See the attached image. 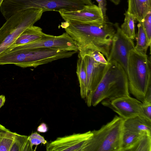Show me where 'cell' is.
Masks as SVG:
<instances>
[{
  "label": "cell",
  "instance_id": "3",
  "mask_svg": "<svg viewBox=\"0 0 151 151\" xmlns=\"http://www.w3.org/2000/svg\"><path fill=\"white\" fill-rule=\"evenodd\" d=\"M127 73L118 63H108L101 81L91 95L90 104L96 106L104 100L129 96Z\"/></svg>",
  "mask_w": 151,
  "mask_h": 151
},
{
  "label": "cell",
  "instance_id": "20",
  "mask_svg": "<svg viewBox=\"0 0 151 151\" xmlns=\"http://www.w3.org/2000/svg\"><path fill=\"white\" fill-rule=\"evenodd\" d=\"M141 135L123 128L121 139L120 151H129Z\"/></svg>",
  "mask_w": 151,
  "mask_h": 151
},
{
  "label": "cell",
  "instance_id": "2",
  "mask_svg": "<svg viewBox=\"0 0 151 151\" xmlns=\"http://www.w3.org/2000/svg\"><path fill=\"white\" fill-rule=\"evenodd\" d=\"M78 52L52 48H31L24 45L10 47L0 54V65L13 64L24 68L36 67L71 57Z\"/></svg>",
  "mask_w": 151,
  "mask_h": 151
},
{
  "label": "cell",
  "instance_id": "33",
  "mask_svg": "<svg viewBox=\"0 0 151 151\" xmlns=\"http://www.w3.org/2000/svg\"><path fill=\"white\" fill-rule=\"evenodd\" d=\"M3 1V0H0V8L1 6V4H2V3Z\"/></svg>",
  "mask_w": 151,
  "mask_h": 151
},
{
  "label": "cell",
  "instance_id": "30",
  "mask_svg": "<svg viewBox=\"0 0 151 151\" xmlns=\"http://www.w3.org/2000/svg\"><path fill=\"white\" fill-rule=\"evenodd\" d=\"M5 101V97L3 95L0 96V108L4 105Z\"/></svg>",
  "mask_w": 151,
  "mask_h": 151
},
{
  "label": "cell",
  "instance_id": "8",
  "mask_svg": "<svg viewBox=\"0 0 151 151\" xmlns=\"http://www.w3.org/2000/svg\"><path fill=\"white\" fill-rule=\"evenodd\" d=\"M19 4L22 10L37 8L44 12L76 11L81 9L85 5L81 0H20Z\"/></svg>",
  "mask_w": 151,
  "mask_h": 151
},
{
  "label": "cell",
  "instance_id": "10",
  "mask_svg": "<svg viewBox=\"0 0 151 151\" xmlns=\"http://www.w3.org/2000/svg\"><path fill=\"white\" fill-rule=\"evenodd\" d=\"M101 103L117 113L124 120L137 115L142 116V102L130 96L111 101L104 100Z\"/></svg>",
  "mask_w": 151,
  "mask_h": 151
},
{
  "label": "cell",
  "instance_id": "6",
  "mask_svg": "<svg viewBox=\"0 0 151 151\" xmlns=\"http://www.w3.org/2000/svg\"><path fill=\"white\" fill-rule=\"evenodd\" d=\"M124 119L115 116L98 130L92 131L86 151H120Z\"/></svg>",
  "mask_w": 151,
  "mask_h": 151
},
{
  "label": "cell",
  "instance_id": "18",
  "mask_svg": "<svg viewBox=\"0 0 151 151\" xmlns=\"http://www.w3.org/2000/svg\"><path fill=\"white\" fill-rule=\"evenodd\" d=\"M137 26L138 32L136 36L137 42L134 49L140 53L147 54L148 48L150 47L147 36L141 22H139Z\"/></svg>",
  "mask_w": 151,
  "mask_h": 151
},
{
  "label": "cell",
  "instance_id": "16",
  "mask_svg": "<svg viewBox=\"0 0 151 151\" xmlns=\"http://www.w3.org/2000/svg\"><path fill=\"white\" fill-rule=\"evenodd\" d=\"M40 27L31 26L24 30L10 47H15L35 42L45 35Z\"/></svg>",
  "mask_w": 151,
  "mask_h": 151
},
{
  "label": "cell",
  "instance_id": "22",
  "mask_svg": "<svg viewBox=\"0 0 151 151\" xmlns=\"http://www.w3.org/2000/svg\"><path fill=\"white\" fill-rule=\"evenodd\" d=\"M124 23L120 28L122 32L128 37L134 40L136 37L135 23L136 21L133 16L126 11L124 13Z\"/></svg>",
  "mask_w": 151,
  "mask_h": 151
},
{
  "label": "cell",
  "instance_id": "29",
  "mask_svg": "<svg viewBox=\"0 0 151 151\" xmlns=\"http://www.w3.org/2000/svg\"><path fill=\"white\" fill-rule=\"evenodd\" d=\"M145 100L151 102V85L149 86L147 91Z\"/></svg>",
  "mask_w": 151,
  "mask_h": 151
},
{
  "label": "cell",
  "instance_id": "27",
  "mask_svg": "<svg viewBox=\"0 0 151 151\" xmlns=\"http://www.w3.org/2000/svg\"><path fill=\"white\" fill-rule=\"evenodd\" d=\"M142 116L151 120V102L144 101L142 102Z\"/></svg>",
  "mask_w": 151,
  "mask_h": 151
},
{
  "label": "cell",
  "instance_id": "12",
  "mask_svg": "<svg viewBox=\"0 0 151 151\" xmlns=\"http://www.w3.org/2000/svg\"><path fill=\"white\" fill-rule=\"evenodd\" d=\"M24 45L31 48H52L78 51L76 42L66 32L58 36L45 34L40 39Z\"/></svg>",
  "mask_w": 151,
  "mask_h": 151
},
{
  "label": "cell",
  "instance_id": "26",
  "mask_svg": "<svg viewBox=\"0 0 151 151\" xmlns=\"http://www.w3.org/2000/svg\"><path fill=\"white\" fill-rule=\"evenodd\" d=\"M29 139L32 146L37 145L41 143L45 144L47 143L44 138L36 132L29 136Z\"/></svg>",
  "mask_w": 151,
  "mask_h": 151
},
{
  "label": "cell",
  "instance_id": "4",
  "mask_svg": "<svg viewBox=\"0 0 151 151\" xmlns=\"http://www.w3.org/2000/svg\"><path fill=\"white\" fill-rule=\"evenodd\" d=\"M127 73L129 92L142 102L147 91L151 85V62L147 54L135 49L129 53Z\"/></svg>",
  "mask_w": 151,
  "mask_h": 151
},
{
  "label": "cell",
  "instance_id": "23",
  "mask_svg": "<svg viewBox=\"0 0 151 151\" xmlns=\"http://www.w3.org/2000/svg\"><path fill=\"white\" fill-rule=\"evenodd\" d=\"M129 151H151V136L141 135Z\"/></svg>",
  "mask_w": 151,
  "mask_h": 151
},
{
  "label": "cell",
  "instance_id": "19",
  "mask_svg": "<svg viewBox=\"0 0 151 151\" xmlns=\"http://www.w3.org/2000/svg\"><path fill=\"white\" fill-rule=\"evenodd\" d=\"M15 133L0 124V151H10Z\"/></svg>",
  "mask_w": 151,
  "mask_h": 151
},
{
  "label": "cell",
  "instance_id": "32",
  "mask_svg": "<svg viewBox=\"0 0 151 151\" xmlns=\"http://www.w3.org/2000/svg\"><path fill=\"white\" fill-rule=\"evenodd\" d=\"M115 5H117L120 2V0H110Z\"/></svg>",
  "mask_w": 151,
  "mask_h": 151
},
{
  "label": "cell",
  "instance_id": "25",
  "mask_svg": "<svg viewBox=\"0 0 151 151\" xmlns=\"http://www.w3.org/2000/svg\"><path fill=\"white\" fill-rule=\"evenodd\" d=\"M147 37L150 47L151 43V12H149L141 22Z\"/></svg>",
  "mask_w": 151,
  "mask_h": 151
},
{
  "label": "cell",
  "instance_id": "21",
  "mask_svg": "<svg viewBox=\"0 0 151 151\" xmlns=\"http://www.w3.org/2000/svg\"><path fill=\"white\" fill-rule=\"evenodd\" d=\"M29 136L22 135L16 132L14 141L10 151H33Z\"/></svg>",
  "mask_w": 151,
  "mask_h": 151
},
{
  "label": "cell",
  "instance_id": "1",
  "mask_svg": "<svg viewBox=\"0 0 151 151\" xmlns=\"http://www.w3.org/2000/svg\"><path fill=\"white\" fill-rule=\"evenodd\" d=\"M61 27L76 42L78 51L97 50L108 59L116 30L107 19L103 23L65 21Z\"/></svg>",
  "mask_w": 151,
  "mask_h": 151
},
{
  "label": "cell",
  "instance_id": "13",
  "mask_svg": "<svg viewBox=\"0 0 151 151\" xmlns=\"http://www.w3.org/2000/svg\"><path fill=\"white\" fill-rule=\"evenodd\" d=\"M65 21L80 22L103 23L104 19L102 12L97 6L85 5L81 10L68 11L62 10L59 12Z\"/></svg>",
  "mask_w": 151,
  "mask_h": 151
},
{
  "label": "cell",
  "instance_id": "15",
  "mask_svg": "<svg viewBox=\"0 0 151 151\" xmlns=\"http://www.w3.org/2000/svg\"><path fill=\"white\" fill-rule=\"evenodd\" d=\"M128 3L127 12L139 22L151 12V0H128Z\"/></svg>",
  "mask_w": 151,
  "mask_h": 151
},
{
  "label": "cell",
  "instance_id": "5",
  "mask_svg": "<svg viewBox=\"0 0 151 151\" xmlns=\"http://www.w3.org/2000/svg\"><path fill=\"white\" fill-rule=\"evenodd\" d=\"M43 12L42 9H29L17 12L6 20L0 28V54L24 30L40 19Z\"/></svg>",
  "mask_w": 151,
  "mask_h": 151
},
{
  "label": "cell",
  "instance_id": "28",
  "mask_svg": "<svg viewBox=\"0 0 151 151\" xmlns=\"http://www.w3.org/2000/svg\"><path fill=\"white\" fill-rule=\"evenodd\" d=\"M99 4V7L101 9L104 19H107L106 12V0H96Z\"/></svg>",
  "mask_w": 151,
  "mask_h": 151
},
{
  "label": "cell",
  "instance_id": "14",
  "mask_svg": "<svg viewBox=\"0 0 151 151\" xmlns=\"http://www.w3.org/2000/svg\"><path fill=\"white\" fill-rule=\"evenodd\" d=\"M123 128L140 135L151 136V120L137 115L124 120Z\"/></svg>",
  "mask_w": 151,
  "mask_h": 151
},
{
  "label": "cell",
  "instance_id": "24",
  "mask_svg": "<svg viewBox=\"0 0 151 151\" xmlns=\"http://www.w3.org/2000/svg\"><path fill=\"white\" fill-rule=\"evenodd\" d=\"M79 51L78 54L81 56L88 55L91 56L97 62L105 64H108L104 56L98 51L87 49Z\"/></svg>",
  "mask_w": 151,
  "mask_h": 151
},
{
  "label": "cell",
  "instance_id": "7",
  "mask_svg": "<svg viewBox=\"0 0 151 151\" xmlns=\"http://www.w3.org/2000/svg\"><path fill=\"white\" fill-rule=\"evenodd\" d=\"M114 25L116 32L112 40L107 60L108 63L113 61L118 63L127 73L130 52L132 50L134 49L135 45L133 40L122 32L118 23H115Z\"/></svg>",
  "mask_w": 151,
  "mask_h": 151
},
{
  "label": "cell",
  "instance_id": "9",
  "mask_svg": "<svg viewBox=\"0 0 151 151\" xmlns=\"http://www.w3.org/2000/svg\"><path fill=\"white\" fill-rule=\"evenodd\" d=\"M92 135L91 131L57 137L47 143V151H86L87 142Z\"/></svg>",
  "mask_w": 151,
  "mask_h": 151
},
{
  "label": "cell",
  "instance_id": "31",
  "mask_svg": "<svg viewBox=\"0 0 151 151\" xmlns=\"http://www.w3.org/2000/svg\"><path fill=\"white\" fill-rule=\"evenodd\" d=\"M85 4L87 5H91L93 4V3L91 0H81Z\"/></svg>",
  "mask_w": 151,
  "mask_h": 151
},
{
  "label": "cell",
  "instance_id": "11",
  "mask_svg": "<svg viewBox=\"0 0 151 151\" xmlns=\"http://www.w3.org/2000/svg\"><path fill=\"white\" fill-rule=\"evenodd\" d=\"M78 55L83 59L85 66L88 83L87 97L85 102L88 106L90 107L91 95L102 79L108 64L97 62L88 55Z\"/></svg>",
  "mask_w": 151,
  "mask_h": 151
},
{
  "label": "cell",
  "instance_id": "17",
  "mask_svg": "<svg viewBox=\"0 0 151 151\" xmlns=\"http://www.w3.org/2000/svg\"><path fill=\"white\" fill-rule=\"evenodd\" d=\"M78 58L76 73L79 83L80 95L86 101L87 97L88 83L85 66L84 61L79 55Z\"/></svg>",
  "mask_w": 151,
  "mask_h": 151
}]
</instances>
